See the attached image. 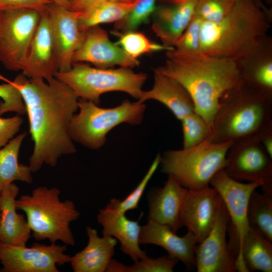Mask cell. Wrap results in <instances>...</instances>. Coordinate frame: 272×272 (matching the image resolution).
<instances>
[{
	"mask_svg": "<svg viewBox=\"0 0 272 272\" xmlns=\"http://www.w3.org/2000/svg\"><path fill=\"white\" fill-rule=\"evenodd\" d=\"M96 1L97 0H72V8L75 11H83Z\"/></svg>",
	"mask_w": 272,
	"mask_h": 272,
	"instance_id": "60d3db41",
	"label": "cell"
},
{
	"mask_svg": "<svg viewBox=\"0 0 272 272\" xmlns=\"http://www.w3.org/2000/svg\"><path fill=\"white\" fill-rule=\"evenodd\" d=\"M78 110L70 123V137L74 142L97 150L104 145L107 134L117 125L124 123L140 124L146 105L138 100H124L116 107L103 108L92 101L79 98Z\"/></svg>",
	"mask_w": 272,
	"mask_h": 272,
	"instance_id": "8992f818",
	"label": "cell"
},
{
	"mask_svg": "<svg viewBox=\"0 0 272 272\" xmlns=\"http://www.w3.org/2000/svg\"><path fill=\"white\" fill-rule=\"evenodd\" d=\"M20 115L9 118L0 116V148L5 146L18 132L23 122Z\"/></svg>",
	"mask_w": 272,
	"mask_h": 272,
	"instance_id": "f35d334b",
	"label": "cell"
},
{
	"mask_svg": "<svg viewBox=\"0 0 272 272\" xmlns=\"http://www.w3.org/2000/svg\"><path fill=\"white\" fill-rule=\"evenodd\" d=\"M9 81L21 93L28 115L34 143L29 165L32 172L44 164L55 167L61 156L75 153L70 126L79 98L73 90L55 77L45 82L21 73Z\"/></svg>",
	"mask_w": 272,
	"mask_h": 272,
	"instance_id": "6da1fadb",
	"label": "cell"
},
{
	"mask_svg": "<svg viewBox=\"0 0 272 272\" xmlns=\"http://www.w3.org/2000/svg\"><path fill=\"white\" fill-rule=\"evenodd\" d=\"M222 201L209 186L188 189L181 211V222L196 237L197 243L208 235L215 222Z\"/></svg>",
	"mask_w": 272,
	"mask_h": 272,
	"instance_id": "2e32d148",
	"label": "cell"
},
{
	"mask_svg": "<svg viewBox=\"0 0 272 272\" xmlns=\"http://www.w3.org/2000/svg\"><path fill=\"white\" fill-rule=\"evenodd\" d=\"M140 244H154L162 247L168 255L181 261L189 269L195 267V250L198 244L190 231L178 236L170 227L152 221L141 226Z\"/></svg>",
	"mask_w": 272,
	"mask_h": 272,
	"instance_id": "ffe728a7",
	"label": "cell"
},
{
	"mask_svg": "<svg viewBox=\"0 0 272 272\" xmlns=\"http://www.w3.org/2000/svg\"><path fill=\"white\" fill-rule=\"evenodd\" d=\"M232 143L207 139L191 148L169 150L161 156V171L188 189L208 186L215 174L224 168Z\"/></svg>",
	"mask_w": 272,
	"mask_h": 272,
	"instance_id": "ba28073f",
	"label": "cell"
},
{
	"mask_svg": "<svg viewBox=\"0 0 272 272\" xmlns=\"http://www.w3.org/2000/svg\"><path fill=\"white\" fill-rule=\"evenodd\" d=\"M97 219L103 227L102 235L115 238L120 244L121 251L134 262L148 256L140 246L141 226L138 221L128 219L124 213L105 208L99 211Z\"/></svg>",
	"mask_w": 272,
	"mask_h": 272,
	"instance_id": "7402d4cb",
	"label": "cell"
},
{
	"mask_svg": "<svg viewBox=\"0 0 272 272\" xmlns=\"http://www.w3.org/2000/svg\"><path fill=\"white\" fill-rule=\"evenodd\" d=\"M180 121L183 132V149L200 144L211 134V127L195 111L185 116Z\"/></svg>",
	"mask_w": 272,
	"mask_h": 272,
	"instance_id": "1f68e13d",
	"label": "cell"
},
{
	"mask_svg": "<svg viewBox=\"0 0 272 272\" xmlns=\"http://www.w3.org/2000/svg\"><path fill=\"white\" fill-rule=\"evenodd\" d=\"M21 71L29 79L46 81L54 77L58 71L46 10L41 12Z\"/></svg>",
	"mask_w": 272,
	"mask_h": 272,
	"instance_id": "ac0fdd59",
	"label": "cell"
},
{
	"mask_svg": "<svg viewBox=\"0 0 272 272\" xmlns=\"http://www.w3.org/2000/svg\"><path fill=\"white\" fill-rule=\"evenodd\" d=\"M66 84L80 99L97 105L101 96L110 92H122L138 100L147 79L144 73H135L131 69H102L85 63H73L66 72H57L54 76Z\"/></svg>",
	"mask_w": 272,
	"mask_h": 272,
	"instance_id": "52a82bcc",
	"label": "cell"
},
{
	"mask_svg": "<svg viewBox=\"0 0 272 272\" xmlns=\"http://www.w3.org/2000/svg\"><path fill=\"white\" fill-rule=\"evenodd\" d=\"M112 33L118 38L116 43L134 59L145 54L171 50L162 44L151 41L145 34L135 30L123 32L114 30Z\"/></svg>",
	"mask_w": 272,
	"mask_h": 272,
	"instance_id": "f546056e",
	"label": "cell"
},
{
	"mask_svg": "<svg viewBox=\"0 0 272 272\" xmlns=\"http://www.w3.org/2000/svg\"><path fill=\"white\" fill-rule=\"evenodd\" d=\"M224 170L235 180L258 183L263 193L272 197V158L256 134L232 142Z\"/></svg>",
	"mask_w": 272,
	"mask_h": 272,
	"instance_id": "30bf717a",
	"label": "cell"
},
{
	"mask_svg": "<svg viewBox=\"0 0 272 272\" xmlns=\"http://www.w3.org/2000/svg\"><path fill=\"white\" fill-rule=\"evenodd\" d=\"M58 71L66 72L73 65V57L80 46L84 32L79 27L82 11L69 9L54 3L47 8Z\"/></svg>",
	"mask_w": 272,
	"mask_h": 272,
	"instance_id": "5bb4252c",
	"label": "cell"
},
{
	"mask_svg": "<svg viewBox=\"0 0 272 272\" xmlns=\"http://www.w3.org/2000/svg\"><path fill=\"white\" fill-rule=\"evenodd\" d=\"M66 245L34 243L31 247L0 242L1 271L58 272L57 265L70 263L71 256L65 253Z\"/></svg>",
	"mask_w": 272,
	"mask_h": 272,
	"instance_id": "7c38bea8",
	"label": "cell"
},
{
	"mask_svg": "<svg viewBox=\"0 0 272 272\" xmlns=\"http://www.w3.org/2000/svg\"><path fill=\"white\" fill-rule=\"evenodd\" d=\"M272 116V96L243 81L221 98L208 138L233 142L256 134Z\"/></svg>",
	"mask_w": 272,
	"mask_h": 272,
	"instance_id": "277c9868",
	"label": "cell"
},
{
	"mask_svg": "<svg viewBox=\"0 0 272 272\" xmlns=\"http://www.w3.org/2000/svg\"><path fill=\"white\" fill-rule=\"evenodd\" d=\"M0 218H1V212H0Z\"/></svg>",
	"mask_w": 272,
	"mask_h": 272,
	"instance_id": "bcb514c9",
	"label": "cell"
},
{
	"mask_svg": "<svg viewBox=\"0 0 272 272\" xmlns=\"http://www.w3.org/2000/svg\"><path fill=\"white\" fill-rule=\"evenodd\" d=\"M210 184L223 201L231 221L229 250L235 260L236 269L249 272L241 256L244 238L249 228L247 206L251 193L260 185L257 183H242L229 176L224 169L217 172Z\"/></svg>",
	"mask_w": 272,
	"mask_h": 272,
	"instance_id": "9c48e42d",
	"label": "cell"
},
{
	"mask_svg": "<svg viewBox=\"0 0 272 272\" xmlns=\"http://www.w3.org/2000/svg\"><path fill=\"white\" fill-rule=\"evenodd\" d=\"M241 256L249 271H272V241L253 225L244 238Z\"/></svg>",
	"mask_w": 272,
	"mask_h": 272,
	"instance_id": "484cf974",
	"label": "cell"
},
{
	"mask_svg": "<svg viewBox=\"0 0 272 272\" xmlns=\"http://www.w3.org/2000/svg\"><path fill=\"white\" fill-rule=\"evenodd\" d=\"M19 187L13 182L6 185L0 193V242L25 246L31 237V229L23 215L17 212Z\"/></svg>",
	"mask_w": 272,
	"mask_h": 272,
	"instance_id": "603a6c76",
	"label": "cell"
},
{
	"mask_svg": "<svg viewBox=\"0 0 272 272\" xmlns=\"http://www.w3.org/2000/svg\"><path fill=\"white\" fill-rule=\"evenodd\" d=\"M126 265L112 258L109 262L106 271L125 272Z\"/></svg>",
	"mask_w": 272,
	"mask_h": 272,
	"instance_id": "b9f144b4",
	"label": "cell"
},
{
	"mask_svg": "<svg viewBox=\"0 0 272 272\" xmlns=\"http://www.w3.org/2000/svg\"><path fill=\"white\" fill-rule=\"evenodd\" d=\"M60 194L57 188L38 187L31 195H23L16 199V208L26 214L35 239H48L51 243L60 241L66 245L74 246L70 224L79 218L80 213L72 200H60Z\"/></svg>",
	"mask_w": 272,
	"mask_h": 272,
	"instance_id": "5b68a950",
	"label": "cell"
},
{
	"mask_svg": "<svg viewBox=\"0 0 272 272\" xmlns=\"http://www.w3.org/2000/svg\"><path fill=\"white\" fill-rule=\"evenodd\" d=\"M42 12L30 9L0 11V62L21 71Z\"/></svg>",
	"mask_w": 272,
	"mask_h": 272,
	"instance_id": "8fae6325",
	"label": "cell"
},
{
	"mask_svg": "<svg viewBox=\"0 0 272 272\" xmlns=\"http://www.w3.org/2000/svg\"><path fill=\"white\" fill-rule=\"evenodd\" d=\"M70 1H71H71H72V0H70Z\"/></svg>",
	"mask_w": 272,
	"mask_h": 272,
	"instance_id": "7dc6e473",
	"label": "cell"
},
{
	"mask_svg": "<svg viewBox=\"0 0 272 272\" xmlns=\"http://www.w3.org/2000/svg\"><path fill=\"white\" fill-rule=\"evenodd\" d=\"M243 82L272 96V38L256 39L234 59Z\"/></svg>",
	"mask_w": 272,
	"mask_h": 272,
	"instance_id": "e0dca14e",
	"label": "cell"
},
{
	"mask_svg": "<svg viewBox=\"0 0 272 272\" xmlns=\"http://www.w3.org/2000/svg\"><path fill=\"white\" fill-rule=\"evenodd\" d=\"M86 231L88 244L71 257L72 268L75 272H105L114 254L117 240L110 236L99 237L97 231L89 226Z\"/></svg>",
	"mask_w": 272,
	"mask_h": 272,
	"instance_id": "d4e9b609",
	"label": "cell"
},
{
	"mask_svg": "<svg viewBox=\"0 0 272 272\" xmlns=\"http://www.w3.org/2000/svg\"><path fill=\"white\" fill-rule=\"evenodd\" d=\"M202 23V19L194 15L173 48L166 51L167 57H188L202 54L200 42V32Z\"/></svg>",
	"mask_w": 272,
	"mask_h": 272,
	"instance_id": "4dcf8cb0",
	"label": "cell"
},
{
	"mask_svg": "<svg viewBox=\"0 0 272 272\" xmlns=\"http://www.w3.org/2000/svg\"><path fill=\"white\" fill-rule=\"evenodd\" d=\"M157 0H137L130 11L121 19L114 23V30L123 32L135 31L152 16Z\"/></svg>",
	"mask_w": 272,
	"mask_h": 272,
	"instance_id": "836d02e7",
	"label": "cell"
},
{
	"mask_svg": "<svg viewBox=\"0 0 272 272\" xmlns=\"http://www.w3.org/2000/svg\"><path fill=\"white\" fill-rule=\"evenodd\" d=\"M131 3H118L97 0L82 11L79 19L81 31L101 24L115 23L123 18L132 8Z\"/></svg>",
	"mask_w": 272,
	"mask_h": 272,
	"instance_id": "83f0119b",
	"label": "cell"
},
{
	"mask_svg": "<svg viewBox=\"0 0 272 272\" xmlns=\"http://www.w3.org/2000/svg\"><path fill=\"white\" fill-rule=\"evenodd\" d=\"M271 10L260 0H236L230 13L217 23L203 21L202 54L235 59L270 27Z\"/></svg>",
	"mask_w": 272,
	"mask_h": 272,
	"instance_id": "3957f363",
	"label": "cell"
},
{
	"mask_svg": "<svg viewBox=\"0 0 272 272\" xmlns=\"http://www.w3.org/2000/svg\"><path fill=\"white\" fill-rule=\"evenodd\" d=\"M0 79L6 82L0 84V116L8 112H15L23 115L26 114L25 106L19 91L0 75Z\"/></svg>",
	"mask_w": 272,
	"mask_h": 272,
	"instance_id": "d590c367",
	"label": "cell"
},
{
	"mask_svg": "<svg viewBox=\"0 0 272 272\" xmlns=\"http://www.w3.org/2000/svg\"><path fill=\"white\" fill-rule=\"evenodd\" d=\"M26 133L13 138L0 148V193L3 188L14 181L31 183L33 178L30 167L19 163L20 147Z\"/></svg>",
	"mask_w": 272,
	"mask_h": 272,
	"instance_id": "4316f807",
	"label": "cell"
},
{
	"mask_svg": "<svg viewBox=\"0 0 272 272\" xmlns=\"http://www.w3.org/2000/svg\"><path fill=\"white\" fill-rule=\"evenodd\" d=\"M154 72L170 77L186 90L195 111L211 127L223 96L242 82L234 59L204 54L168 58Z\"/></svg>",
	"mask_w": 272,
	"mask_h": 272,
	"instance_id": "7a4b0ae2",
	"label": "cell"
},
{
	"mask_svg": "<svg viewBox=\"0 0 272 272\" xmlns=\"http://www.w3.org/2000/svg\"><path fill=\"white\" fill-rule=\"evenodd\" d=\"M53 3L64 8L72 9L71 2L70 0H51Z\"/></svg>",
	"mask_w": 272,
	"mask_h": 272,
	"instance_id": "7bdbcfd3",
	"label": "cell"
},
{
	"mask_svg": "<svg viewBox=\"0 0 272 272\" xmlns=\"http://www.w3.org/2000/svg\"><path fill=\"white\" fill-rule=\"evenodd\" d=\"M110 2H118V3H131L136 0H106Z\"/></svg>",
	"mask_w": 272,
	"mask_h": 272,
	"instance_id": "ee69618b",
	"label": "cell"
},
{
	"mask_svg": "<svg viewBox=\"0 0 272 272\" xmlns=\"http://www.w3.org/2000/svg\"><path fill=\"white\" fill-rule=\"evenodd\" d=\"M188 189L168 176L164 186L148 194V221L168 226L175 233L182 228L181 211Z\"/></svg>",
	"mask_w": 272,
	"mask_h": 272,
	"instance_id": "d6986e66",
	"label": "cell"
},
{
	"mask_svg": "<svg viewBox=\"0 0 272 272\" xmlns=\"http://www.w3.org/2000/svg\"><path fill=\"white\" fill-rule=\"evenodd\" d=\"M197 0H180L156 7L152 29L161 44L172 49L192 20Z\"/></svg>",
	"mask_w": 272,
	"mask_h": 272,
	"instance_id": "44dd1931",
	"label": "cell"
},
{
	"mask_svg": "<svg viewBox=\"0 0 272 272\" xmlns=\"http://www.w3.org/2000/svg\"><path fill=\"white\" fill-rule=\"evenodd\" d=\"M52 3L51 0H0V11L30 9L42 12Z\"/></svg>",
	"mask_w": 272,
	"mask_h": 272,
	"instance_id": "74e56055",
	"label": "cell"
},
{
	"mask_svg": "<svg viewBox=\"0 0 272 272\" xmlns=\"http://www.w3.org/2000/svg\"><path fill=\"white\" fill-rule=\"evenodd\" d=\"M256 134L267 154L272 158V120L266 123Z\"/></svg>",
	"mask_w": 272,
	"mask_h": 272,
	"instance_id": "ab89813d",
	"label": "cell"
},
{
	"mask_svg": "<svg viewBox=\"0 0 272 272\" xmlns=\"http://www.w3.org/2000/svg\"><path fill=\"white\" fill-rule=\"evenodd\" d=\"M161 159V156L157 154L141 182L123 200L112 198L105 208L116 213L124 214L129 210L137 209L147 184L160 164Z\"/></svg>",
	"mask_w": 272,
	"mask_h": 272,
	"instance_id": "d6a6232c",
	"label": "cell"
},
{
	"mask_svg": "<svg viewBox=\"0 0 272 272\" xmlns=\"http://www.w3.org/2000/svg\"><path fill=\"white\" fill-rule=\"evenodd\" d=\"M178 261L168 255L156 258L148 256L126 265L125 272H173Z\"/></svg>",
	"mask_w": 272,
	"mask_h": 272,
	"instance_id": "8d00e7d4",
	"label": "cell"
},
{
	"mask_svg": "<svg viewBox=\"0 0 272 272\" xmlns=\"http://www.w3.org/2000/svg\"><path fill=\"white\" fill-rule=\"evenodd\" d=\"M159 1H161L162 2H166V3H176L177 2H178L180 0H159Z\"/></svg>",
	"mask_w": 272,
	"mask_h": 272,
	"instance_id": "f6af8a7d",
	"label": "cell"
},
{
	"mask_svg": "<svg viewBox=\"0 0 272 272\" xmlns=\"http://www.w3.org/2000/svg\"><path fill=\"white\" fill-rule=\"evenodd\" d=\"M154 72L152 88L143 90L138 101L143 103L150 100L157 101L167 107L180 121L195 111L192 99L182 85L170 77Z\"/></svg>",
	"mask_w": 272,
	"mask_h": 272,
	"instance_id": "cb8c5ba5",
	"label": "cell"
},
{
	"mask_svg": "<svg viewBox=\"0 0 272 272\" xmlns=\"http://www.w3.org/2000/svg\"><path fill=\"white\" fill-rule=\"evenodd\" d=\"M249 224L255 226L272 241V197L254 190L251 194L247 206Z\"/></svg>",
	"mask_w": 272,
	"mask_h": 272,
	"instance_id": "f1b7e54d",
	"label": "cell"
},
{
	"mask_svg": "<svg viewBox=\"0 0 272 272\" xmlns=\"http://www.w3.org/2000/svg\"><path fill=\"white\" fill-rule=\"evenodd\" d=\"M236 0H197L194 15L203 21L217 23L231 11Z\"/></svg>",
	"mask_w": 272,
	"mask_h": 272,
	"instance_id": "e575fe53",
	"label": "cell"
},
{
	"mask_svg": "<svg viewBox=\"0 0 272 272\" xmlns=\"http://www.w3.org/2000/svg\"><path fill=\"white\" fill-rule=\"evenodd\" d=\"M89 62L95 67L107 69L115 65L132 69L140 61L128 54L110 39L107 31L99 25L84 32L82 42L75 52L73 63Z\"/></svg>",
	"mask_w": 272,
	"mask_h": 272,
	"instance_id": "9a60e30c",
	"label": "cell"
},
{
	"mask_svg": "<svg viewBox=\"0 0 272 272\" xmlns=\"http://www.w3.org/2000/svg\"><path fill=\"white\" fill-rule=\"evenodd\" d=\"M230 217L222 199L209 233L197 245L195 267L197 272H235V260L226 241Z\"/></svg>",
	"mask_w": 272,
	"mask_h": 272,
	"instance_id": "4fadbf2b",
	"label": "cell"
}]
</instances>
